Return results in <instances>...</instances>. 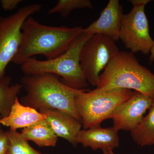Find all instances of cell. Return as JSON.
Masks as SVG:
<instances>
[{"instance_id":"cell-13","label":"cell","mask_w":154,"mask_h":154,"mask_svg":"<svg viewBox=\"0 0 154 154\" xmlns=\"http://www.w3.org/2000/svg\"><path fill=\"white\" fill-rule=\"evenodd\" d=\"M46 118L44 113L22 105L17 97L9 115L1 119L0 122L2 125L10 128V130L17 131L19 128L28 127Z\"/></svg>"},{"instance_id":"cell-7","label":"cell","mask_w":154,"mask_h":154,"mask_svg":"<svg viewBox=\"0 0 154 154\" xmlns=\"http://www.w3.org/2000/svg\"><path fill=\"white\" fill-rule=\"evenodd\" d=\"M42 7L40 4H30L8 17H0V79L5 75L6 68L22 43L23 23L28 17L41 11Z\"/></svg>"},{"instance_id":"cell-3","label":"cell","mask_w":154,"mask_h":154,"mask_svg":"<svg viewBox=\"0 0 154 154\" xmlns=\"http://www.w3.org/2000/svg\"><path fill=\"white\" fill-rule=\"evenodd\" d=\"M96 91L134 90L154 99V74L131 52L119 51L99 75Z\"/></svg>"},{"instance_id":"cell-11","label":"cell","mask_w":154,"mask_h":154,"mask_svg":"<svg viewBox=\"0 0 154 154\" xmlns=\"http://www.w3.org/2000/svg\"><path fill=\"white\" fill-rule=\"evenodd\" d=\"M123 8L118 0H110L102 10L100 17L83 32L89 34L106 35L115 41L119 39V33Z\"/></svg>"},{"instance_id":"cell-18","label":"cell","mask_w":154,"mask_h":154,"mask_svg":"<svg viewBox=\"0 0 154 154\" xmlns=\"http://www.w3.org/2000/svg\"><path fill=\"white\" fill-rule=\"evenodd\" d=\"M93 8L90 0H59L55 5L48 10L49 14H58L63 17H68L74 10Z\"/></svg>"},{"instance_id":"cell-17","label":"cell","mask_w":154,"mask_h":154,"mask_svg":"<svg viewBox=\"0 0 154 154\" xmlns=\"http://www.w3.org/2000/svg\"><path fill=\"white\" fill-rule=\"evenodd\" d=\"M5 133L8 141V154H44L30 145L21 133L10 129Z\"/></svg>"},{"instance_id":"cell-22","label":"cell","mask_w":154,"mask_h":154,"mask_svg":"<svg viewBox=\"0 0 154 154\" xmlns=\"http://www.w3.org/2000/svg\"><path fill=\"white\" fill-rule=\"evenodd\" d=\"M2 118V116H0V121H1V119ZM2 124H1V122H0V134H1V132L2 131Z\"/></svg>"},{"instance_id":"cell-12","label":"cell","mask_w":154,"mask_h":154,"mask_svg":"<svg viewBox=\"0 0 154 154\" xmlns=\"http://www.w3.org/2000/svg\"><path fill=\"white\" fill-rule=\"evenodd\" d=\"M46 116L45 119L57 137L66 140L76 146V138L82 129L80 122L69 114L60 110L48 109L39 110Z\"/></svg>"},{"instance_id":"cell-6","label":"cell","mask_w":154,"mask_h":154,"mask_svg":"<svg viewBox=\"0 0 154 154\" xmlns=\"http://www.w3.org/2000/svg\"><path fill=\"white\" fill-rule=\"evenodd\" d=\"M133 8L122 17L119 39L132 53L140 52L147 54L154 45L150 35L149 21L145 12L150 0H130Z\"/></svg>"},{"instance_id":"cell-23","label":"cell","mask_w":154,"mask_h":154,"mask_svg":"<svg viewBox=\"0 0 154 154\" xmlns=\"http://www.w3.org/2000/svg\"><path fill=\"white\" fill-rule=\"evenodd\" d=\"M110 154H115L113 152H111V153H110Z\"/></svg>"},{"instance_id":"cell-9","label":"cell","mask_w":154,"mask_h":154,"mask_svg":"<svg viewBox=\"0 0 154 154\" xmlns=\"http://www.w3.org/2000/svg\"><path fill=\"white\" fill-rule=\"evenodd\" d=\"M153 99L134 91L132 96L115 108L110 119L113 126L118 130H134L140 124L144 114L149 109Z\"/></svg>"},{"instance_id":"cell-2","label":"cell","mask_w":154,"mask_h":154,"mask_svg":"<svg viewBox=\"0 0 154 154\" xmlns=\"http://www.w3.org/2000/svg\"><path fill=\"white\" fill-rule=\"evenodd\" d=\"M20 83L26 92L19 100L22 105L38 111L60 110L82 122L76 108L75 98L86 89L70 88L60 81L57 75L49 73L25 75Z\"/></svg>"},{"instance_id":"cell-10","label":"cell","mask_w":154,"mask_h":154,"mask_svg":"<svg viewBox=\"0 0 154 154\" xmlns=\"http://www.w3.org/2000/svg\"><path fill=\"white\" fill-rule=\"evenodd\" d=\"M76 144L94 150L101 149L104 154H110L119 145L118 131L113 127H101L100 125L87 129H81L76 138Z\"/></svg>"},{"instance_id":"cell-14","label":"cell","mask_w":154,"mask_h":154,"mask_svg":"<svg viewBox=\"0 0 154 154\" xmlns=\"http://www.w3.org/2000/svg\"><path fill=\"white\" fill-rule=\"evenodd\" d=\"M21 133L26 140L32 141L40 147H55L57 143V136L45 119L23 128Z\"/></svg>"},{"instance_id":"cell-16","label":"cell","mask_w":154,"mask_h":154,"mask_svg":"<svg viewBox=\"0 0 154 154\" xmlns=\"http://www.w3.org/2000/svg\"><path fill=\"white\" fill-rule=\"evenodd\" d=\"M149 110L140 124L131 132L133 140L140 147L154 145V99Z\"/></svg>"},{"instance_id":"cell-8","label":"cell","mask_w":154,"mask_h":154,"mask_svg":"<svg viewBox=\"0 0 154 154\" xmlns=\"http://www.w3.org/2000/svg\"><path fill=\"white\" fill-rule=\"evenodd\" d=\"M119 51L115 41L106 35L94 34L86 41L81 50L80 62L89 85H97L101 72Z\"/></svg>"},{"instance_id":"cell-21","label":"cell","mask_w":154,"mask_h":154,"mask_svg":"<svg viewBox=\"0 0 154 154\" xmlns=\"http://www.w3.org/2000/svg\"><path fill=\"white\" fill-rule=\"evenodd\" d=\"M150 55L149 60L150 63H151L154 60V45L150 51Z\"/></svg>"},{"instance_id":"cell-4","label":"cell","mask_w":154,"mask_h":154,"mask_svg":"<svg viewBox=\"0 0 154 154\" xmlns=\"http://www.w3.org/2000/svg\"><path fill=\"white\" fill-rule=\"evenodd\" d=\"M92 35L83 31L65 52L52 59H28L21 65L22 72L25 75L49 73L59 75L62 78V82L70 88L86 89L89 84L81 68L80 53L83 45Z\"/></svg>"},{"instance_id":"cell-20","label":"cell","mask_w":154,"mask_h":154,"mask_svg":"<svg viewBox=\"0 0 154 154\" xmlns=\"http://www.w3.org/2000/svg\"><path fill=\"white\" fill-rule=\"evenodd\" d=\"M8 141L5 131H2L0 134V154H8Z\"/></svg>"},{"instance_id":"cell-19","label":"cell","mask_w":154,"mask_h":154,"mask_svg":"<svg viewBox=\"0 0 154 154\" xmlns=\"http://www.w3.org/2000/svg\"><path fill=\"white\" fill-rule=\"evenodd\" d=\"M23 0H1L0 5L4 11H12L16 8Z\"/></svg>"},{"instance_id":"cell-1","label":"cell","mask_w":154,"mask_h":154,"mask_svg":"<svg viewBox=\"0 0 154 154\" xmlns=\"http://www.w3.org/2000/svg\"><path fill=\"white\" fill-rule=\"evenodd\" d=\"M83 29L48 26L29 17L22 25V43L12 62L21 65L36 55L44 56L47 60L57 57L71 47Z\"/></svg>"},{"instance_id":"cell-5","label":"cell","mask_w":154,"mask_h":154,"mask_svg":"<svg viewBox=\"0 0 154 154\" xmlns=\"http://www.w3.org/2000/svg\"><path fill=\"white\" fill-rule=\"evenodd\" d=\"M133 94L128 89H115L102 92L86 89L78 94L75 98V105L83 129L100 125L105 119H110L115 108Z\"/></svg>"},{"instance_id":"cell-15","label":"cell","mask_w":154,"mask_h":154,"mask_svg":"<svg viewBox=\"0 0 154 154\" xmlns=\"http://www.w3.org/2000/svg\"><path fill=\"white\" fill-rule=\"evenodd\" d=\"M11 78L5 75L0 79V116L9 115L16 98L23 88L21 83L11 85Z\"/></svg>"}]
</instances>
